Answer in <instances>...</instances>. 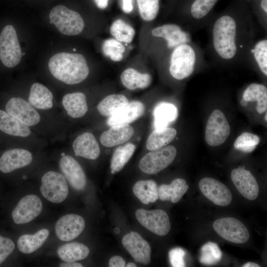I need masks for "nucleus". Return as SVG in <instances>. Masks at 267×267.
<instances>
[{
	"label": "nucleus",
	"mask_w": 267,
	"mask_h": 267,
	"mask_svg": "<svg viewBox=\"0 0 267 267\" xmlns=\"http://www.w3.org/2000/svg\"><path fill=\"white\" fill-rule=\"evenodd\" d=\"M251 18L244 0H235L216 16L212 29V44L214 53L222 61H233L248 47L250 31L245 22Z\"/></svg>",
	"instance_id": "1"
},
{
	"label": "nucleus",
	"mask_w": 267,
	"mask_h": 267,
	"mask_svg": "<svg viewBox=\"0 0 267 267\" xmlns=\"http://www.w3.org/2000/svg\"><path fill=\"white\" fill-rule=\"evenodd\" d=\"M48 67L55 79L70 85L83 82L89 73L85 56L79 53L62 52L56 53L49 59Z\"/></svg>",
	"instance_id": "2"
},
{
	"label": "nucleus",
	"mask_w": 267,
	"mask_h": 267,
	"mask_svg": "<svg viewBox=\"0 0 267 267\" xmlns=\"http://www.w3.org/2000/svg\"><path fill=\"white\" fill-rule=\"evenodd\" d=\"M197 53L190 43L183 44L174 48L169 58V72L178 80H183L194 72Z\"/></svg>",
	"instance_id": "3"
},
{
	"label": "nucleus",
	"mask_w": 267,
	"mask_h": 267,
	"mask_svg": "<svg viewBox=\"0 0 267 267\" xmlns=\"http://www.w3.org/2000/svg\"><path fill=\"white\" fill-rule=\"evenodd\" d=\"M50 23L62 34L69 36L79 35L85 29V22L78 12L63 5H57L50 11Z\"/></svg>",
	"instance_id": "4"
},
{
	"label": "nucleus",
	"mask_w": 267,
	"mask_h": 267,
	"mask_svg": "<svg viewBox=\"0 0 267 267\" xmlns=\"http://www.w3.org/2000/svg\"><path fill=\"white\" fill-rule=\"evenodd\" d=\"M22 57V50L15 28L5 26L0 34V60L8 68L17 66Z\"/></svg>",
	"instance_id": "5"
},
{
	"label": "nucleus",
	"mask_w": 267,
	"mask_h": 267,
	"mask_svg": "<svg viewBox=\"0 0 267 267\" xmlns=\"http://www.w3.org/2000/svg\"><path fill=\"white\" fill-rule=\"evenodd\" d=\"M177 149L174 146H165L145 154L140 160V170L147 174H155L166 168L174 160Z\"/></svg>",
	"instance_id": "6"
},
{
	"label": "nucleus",
	"mask_w": 267,
	"mask_h": 267,
	"mask_svg": "<svg viewBox=\"0 0 267 267\" xmlns=\"http://www.w3.org/2000/svg\"><path fill=\"white\" fill-rule=\"evenodd\" d=\"M41 182V193L48 201L59 203L67 198L68 186L62 174L53 171H48L43 175Z\"/></svg>",
	"instance_id": "7"
},
{
	"label": "nucleus",
	"mask_w": 267,
	"mask_h": 267,
	"mask_svg": "<svg viewBox=\"0 0 267 267\" xmlns=\"http://www.w3.org/2000/svg\"><path fill=\"white\" fill-rule=\"evenodd\" d=\"M229 123L222 112L219 109L213 111L206 126L205 139L211 146L223 144L229 135Z\"/></svg>",
	"instance_id": "8"
},
{
	"label": "nucleus",
	"mask_w": 267,
	"mask_h": 267,
	"mask_svg": "<svg viewBox=\"0 0 267 267\" xmlns=\"http://www.w3.org/2000/svg\"><path fill=\"white\" fill-rule=\"evenodd\" d=\"M215 231L223 239L234 243L246 242L250 237L246 226L238 220L226 217L216 220L213 223Z\"/></svg>",
	"instance_id": "9"
},
{
	"label": "nucleus",
	"mask_w": 267,
	"mask_h": 267,
	"mask_svg": "<svg viewBox=\"0 0 267 267\" xmlns=\"http://www.w3.org/2000/svg\"><path fill=\"white\" fill-rule=\"evenodd\" d=\"M135 217L140 224L158 235L165 236L170 230L169 216L161 209L147 210L139 209L135 212Z\"/></svg>",
	"instance_id": "10"
},
{
	"label": "nucleus",
	"mask_w": 267,
	"mask_h": 267,
	"mask_svg": "<svg viewBox=\"0 0 267 267\" xmlns=\"http://www.w3.org/2000/svg\"><path fill=\"white\" fill-rule=\"evenodd\" d=\"M42 209V202L38 196L34 194L26 195L12 211V221L17 224L29 222L41 214Z\"/></svg>",
	"instance_id": "11"
},
{
	"label": "nucleus",
	"mask_w": 267,
	"mask_h": 267,
	"mask_svg": "<svg viewBox=\"0 0 267 267\" xmlns=\"http://www.w3.org/2000/svg\"><path fill=\"white\" fill-rule=\"evenodd\" d=\"M6 111L24 125L30 127L41 121L38 112L29 102L18 97L10 98L5 105Z\"/></svg>",
	"instance_id": "12"
},
{
	"label": "nucleus",
	"mask_w": 267,
	"mask_h": 267,
	"mask_svg": "<svg viewBox=\"0 0 267 267\" xmlns=\"http://www.w3.org/2000/svg\"><path fill=\"white\" fill-rule=\"evenodd\" d=\"M199 187L204 195L216 205L226 206L232 201L228 188L221 181L211 178H202Z\"/></svg>",
	"instance_id": "13"
},
{
	"label": "nucleus",
	"mask_w": 267,
	"mask_h": 267,
	"mask_svg": "<svg viewBox=\"0 0 267 267\" xmlns=\"http://www.w3.org/2000/svg\"><path fill=\"white\" fill-rule=\"evenodd\" d=\"M151 35L165 41L167 47L171 51L178 45L190 43L189 35L176 24H163L153 28Z\"/></svg>",
	"instance_id": "14"
},
{
	"label": "nucleus",
	"mask_w": 267,
	"mask_h": 267,
	"mask_svg": "<svg viewBox=\"0 0 267 267\" xmlns=\"http://www.w3.org/2000/svg\"><path fill=\"white\" fill-rule=\"evenodd\" d=\"M85 221L77 214L65 215L58 219L55 225L57 237L63 241H71L77 237L84 230Z\"/></svg>",
	"instance_id": "15"
},
{
	"label": "nucleus",
	"mask_w": 267,
	"mask_h": 267,
	"mask_svg": "<svg viewBox=\"0 0 267 267\" xmlns=\"http://www.w3.org/2000/svg\"><path fill=\"white\" fill-rule=\"evenodd\" d=\"M126 250L137 262L147 265L151 261V250L149 244L138 233L131 231L122 239Z\"/></svg>",
	"instance_id": "16"
},
{
	"label": "nucleus",
	"mask_w": 267,
	"mask_h": 267,
	"mask_svg": "<svg viewBox=\"0 0 267 267\" xmlns=\"http://www.w3.org/2000/svg\"><path fill=\"white\" fill-rule=\"evenodd\" d=\"M60 170L70 185L76 190H83L87 185L85 173L73 157L65 155L59 161Z\"/></svg>",
	"instance_id": "17"
},
{
	"label": "nucleus",
	"mask_w": 267,
	"mask_h": 267,
	"mask_svg": "<svg viewBox=\"0 0 267 267\" xmlns=\"http://www.w3.org/2000/svg\"><path fill=\"white\" fill-rule=\"evenodd\" d=\"M230 177L236 189L243 197L251 201L257 198L259 186L250 171L244 168L234 169L231 172Z\"/></svg>",
	"instance_id": "18"
},
{
	"label": "nucleus",
	"mask_w": 267,
	"mask_h": 267,
	"mask_svg": "<svg viewBox=\"0 0 267 267\" xmlns=\"http://www.w3.org/2000/svg\"><path fill=\"white\" fill-rule=\"evenodd\" d=\"M32 153L22 148H13L6 150L0 157V171L8 174L31 163Z\"/></svg>",
	"instance_id": "19"
},
{
	"label": "nucleus",
	"mask_w": 267,
	"mask_h": 267,
	"mask_svg": "<svg viewBox=\"0 0 267 267\" xmlns=\"http://www.w3.org/2000/svg\"><path fill=\"white\" fill-rule=\"evenodd\" d=\"M219 0H183L181 11L189 20L201 21L210 17Z\"/></svg>",
	"instance_id": "20"
},
{
	"label": "nucleus",
	"mask_w": 267,
	"mask_h": 267,
	"mask_svg": "<svg viewBox=\"0 0 267 267\" xmlns=\"http://www.w3.org/2000/svg\"><path fill=\"white\" fill-rule=\"evenodd\" d=\"M145 107L139 101H132L113 115L109 117L107 124L110 126L130 124L140 118L144 113Z\"/></svg>",
	"instance_id": "21"
},
{
	"label": "nucleus",
	"mask_w": 267,
	"mask_h": 267,
	"mask_svg": "<svg viewBox=\"0 0 267 267\" xmlns=\"http://www.w3.org/2000/svg\"><path fill=\"white\" fill-rule=\"evenodd\" d=\"M72 147L76 156L95 160L100 154L99 144L94 135L90 133H84L78 136L74 140Z\"/></svg>",
	"instance_id": "22"
},
{
	"label": "nucleus",
	"mask_w": 267,
	"mask_h": 267,
	"mask_svg": "<svg viewBox=\"0 0 267 267\" xmlns=\"http://www.w3.org/2000/svg\"><path fill=\"white\" fill-rule=\"evenodd\" d=\"M134 134V129L130 124L114 126L101 134L100 141L103 146L111 147L126 142Z\"/></svg>",
	"instance_id": "23"
},
{
	"label": "nucleus",
	"mask_w": 267,
	"mask_h": 267,
	"mask_svg": "<svg viewBox=\"0 0 267 267\" xmlns=\"http://www.w3.org/2000/svg\"><path fill=\"white\" fill-rule=\"evenodd\" d=\"M62 105L67 114L73 118L83 117L88 110L86 96L82 92L65 94L62 98Z\"/></svg>",
	"instance_id": "24"
},
{
	"label": "nucleus",
	"mask_w": 267,
	"mask_h": 267,
	"mask_svg": "<svg viewBox=\"0 0 267 267\" xmlns=\"http://www.w3.org/2000/svg\"><path fill=\"white\" fill-rule=\"evenodd\" d=\"M120 79L123 86L131 90L147 88L152 80L149 73L140 72L132 67L125 69L122 72Z\"/></svg>",
	"instance_id": "25"
},
{
	"label": "nucleus",
	"mask_w": 267,
	"mask_h": 267,
	"mask_svg": "<svg viewBox=\"0 0 267 267\" xmlns=\"http://www.w3.org/2000/svg\"><path fill=\"white\" fill-rule=\"evenodd\" d=\"M53 96L44 85L35 83L31 87L28 102L36 109L48 110L53 107Z\"/></svg>",
	"instance_id": "26"
},
{
	"label": "nucleus",
	"mask_w": 267,
	"mask_h": 267,
	"mask_svg": "<svg viewBox=\"0 0 267 267\" xmlns=\"http://www.w3.org/2000/svg\"><path fill=\"white\" fill-rule=\"evenodd\" d=\"M154 127L160 130L168 127L178 116V110L173 104L162 102L158 104L153 111Z\"/></svg>",
	"instance_id": "27"
},
{
	"label": "nucleus",
	"mask_w": 267,
	"mask_h": 267,
	"mask_svg": "<svg viewBox=\"0 0 267 267\" xmlns=\"http://www.w3.org/2000/svg\"><path fill=\"white\" fill-rule=\"evenodd\" d=\"M189 188L186 180L178 178L173 180L170 184H162L158 188L159 199L162 201H171L173 203L178 202Z\"/></svg>",
	"instance_id": "28"
},
{
	"label": "nucleus",
	"mask_w": 267,
	"mask_h": 267,
	"mask_svg": "<svg viewBox=\"0 0 267 267\" xmlns=\"http://www.w3.org/2000/svg\"><path fill=\"white\" fill-rule=\"evenodd\" d=\"M0 130L4 133L15 136L26 137L31 134L28 126L0 109Z\"/></svg>",
	"instance_id": "29"
},
{
	"label": "nucleus",
	"mask_w": 267,
	"mask_h": 267,
	"mask_svg": "<svg viewBox=\"0 0 267 267\" xmlns=\"http://www.w3.org/2000/svg\"><path fill=\"white\" fill-rule=\"evenodd\" d=\"M48 229H40L34 234H24L17 240V246L21 252L31 254L40 248L49 235Z\"/></svg>",
	"instance_id": "30"
},
{
	"label": "nucleus",
	"mask_w": 267,
	"mask_h": 267,
	"mask_svg": "<svg viewBox=\"0 0 267 267\" xmlns=\"http://www.w3.org/2000/svg\"><path fill=\"white\" fill-rule=\"evenodd\" d=\"M242 98L247 102H257V112L263 113L267 109V88L264 85L252 83L244 90Z\"/></svg>",
	"instance_id": "31"
},
{
	"label": "nucleus",
	"mask_w": 267,
	"mask_h": 267,
	"mask_svg": "<svg viewBox=\"0 0 267 267\" xmlns=\"http://www.w3.org/2000/svg\"><path fill=\"white\" fill-rule=\"evenodd\" d=\"M57 253L65 262H74L86 258L89 253V250L82 243L71 242L60 246Z\"/></svg>",
	"instance_id": "32"
},
{
	"label": "nucleus",
	"mask_w": 267,
	"mask_h": 267,
	"mask_svg": "<svg viewBox=\"0 0 267 267\" xmlns=\"http://www.w3.org/2000/svg\"><path fill=\"white\" fill-rule=\"evenodd\" d=\"M134 195L144 204L154 203L159 198L158 187L152 180H141L134 185Z\"/></svg>",
	"instance_id": "33"
},
{
	"label": "nucleus",
	"mask_w": 267,
	"mask_h": 267,
	"mask_svg": "<svg viewBox=\"0 0 267 267\" xmlns=\"http://www.w3.org/2000/svg\"><path fill=\"white\" fill-rule=\"evenodd\" d=\"M177 134L176 130L173 128L155 129L147 139L146 148L152 151L162 148L170 143L175 138Z\"/></svg>",
	"instance_id": "34"
},
{
	"label": "nucleus",
	"mask_w": 267,
	"mask_h": 267,
	"mask_svg": "<svg viewBox=\"0 0 267 267\" xmlns=\"http://www.w3.org/2000/svg\"><path fill=\"white\" fill-rule=\"evenodd\" d=\"M129 100L122 94H112L102 99L97 106L98 112L102 116L110 117L126 106Z\"/></svg>",
	"instance_id": "35"
},
{
	"label": "nucleus",
	"mask_w": 267,
	"mask_h": 267,
	"mask_svg": "<svg viewBox=\"0 0 267 267\" xmlns=\"http://www.w3.org/2000/svg\"><path fill=\"white\" fill-rule=\"evenodd\" d=\"M135 150V145L128 143L118 147L113 152L110 164L112 174L120 171L131 159Z\"/></svg>",
	"instance_id": "36"
},
{
	"label": "nucleus",
	"mask_w": 267,
	"mask_h": 267,
	"mask_svg": "<svg viewBox=\"0 0 267 267\" xmlns=\"http://www.w3.org/2000/svg\"><path fill=\"white\" fill-rule=\"evenodd\" d=\"M109 30L114 38L122 43H131L135 35L134 28L121 19H118L113 21Z\"/></svg>",
	"instance_id": "37"
},
{
	"label": "nucleus",
	"mask_w": 267,
	"mask_h": 267,
	"mask_svg": "<svg viewBox=\"0 0 267 267\" xmlns=\"http://www.w3.org/2000/svg\"><path fill=\"white\" fill-rule=\"evenodd\" d=\"M101 49L103 54L111 61L120 62L123 59L126 49L123 43L110 38L103 42Z\"/></svg>",
	"instance_id": "38"
},
{
	"label": "nucleus",
	"mask_w": 267,
	"mask_h": 267,
	"mask_svg": "<svg viewBox=\"0 0 267 267\" xmlns=\"http://www.w3.org/2000/svg\"><path fill=\"white\" fill-rule=\"evenodd\" d=\"M254 61L261 72L267 75V40L263 39L257 42L250 50Z\"/></svg>",
	"instance_id": "39"
},
{
	"label": "nucleus",
	"mask_w": 267,
	"mask_h": 267,
	"mask_svg": "<svg viewBox=\"0 0 267 267\" xmlns=\"http://www.w3.org/2000/svg\"><path fill=\"white\" fill-rule=\"evenodd\" d=\"M141 19L146 22L153 21L160 9V0H136Z\"/></svg>",
	"instance_id": "40"
},
{
	"label": "nucleus",
	"mask_w": 267,
	"mask_h": 267,
	"mask_svg": "<svg viewBox=\"0 0 267 267\" xmlns=\"http://www.w3.org/2000/svg\"><path fill=\"white\" fill-rule=\"evenodd\" d=\"M222 257V251L217 244L208 242L201 248L200 261L204 265H214L219 262Z\"/></svg>",
	"instance_id": "41"
},
{
	"label": "nucleus",
	"mask_w": 267,
	"mask_h": 267,
	"mask_svg": "<svg viewBox=\"0 0 267 267\" xmlns=\"http://www.w3.org/2000/svg\"><path fill=\"white\" fill-rule=\"evenodd\" d=\"M260 142V138L256 134L244 132L235 140L234 148L238 150L249 153L253 151Z\"/></svg>",
	"instance_id": "42"
},
{
	"label": "nucleus",
	"mask_w": 267,
	"mask_h": 267,
	"mask_svg": "<svg viewBox=\"0 0 267 267\" xmlns=\"http://www.w3.org/2000/svg\"><path fill=\"white\" fill-rule=\"evenodd\" d=\"M15 249V244L9 237L0 234V265L4 262Z\"/></svg>",
	"instance_id": "43"
},
{
	"label": "nucleus",
	"mask_w": 267,
	"mask_h": 267,
	"mask_svg": "<svg viewBox=\"0 0 267 267\" xmlns=\"http://www.w3.org/2000/svg\"><path fill=\"white\" fill-rule=\"evenodd\" d=\"M185 252L180 248H176L170 251L169 259L171 265L174 267H185L184 257Z\"/></svg>",
	"instance_id": "44"
},
{
	"label": "nucleus",
	"mask_w": 267,
	"mask_h": 267,
	"mask_svg": "<svg viewBox=\"0 0 267 267\" xmlns=\"http://www.w3.org/2000/svg\"><path fill=\"white\" fill-rule=\"evenodd\" d=\"M250 2L254 12L264 20L267 19V0H251Z\"/></svg>",
	"instance_id": "45"
},
{
	"label": "nucleus",
	"mask_w": 267,
	"mask_h": 267,
	"mask_svg": "<svg viewBox=\"0 0 267 267\" xmlns=\"http://www.w3.org/2000/svg\"><path fill=\"white\" fill-rule=\"evenodd\" d=\"M109 266L110 267H124L126 266V262L121 256H114L110 259Z\"/></svg>",
	"instance_id": "46"
},
{
	"label": "nucleus",
	"mask_w": 267,
	"mask_h": 267,
	"mask_svg": "<svg viewBox=\"0 0 267 267\" xmlns=\"http://www.w3.org/2000/svg\"><path fill=\"white\" fill-rule=\"evenodd\" d=\"M122 7L123 10L126 13H129L133 9L132 0H122Z\"/></svg>",
	"instance_id": "47"
},
{
	"label": "nucleus",
	"mask_w": 267,
	"mask_h": 267,
	"mask_svg": "<svg viewBox=\"0 0 267 267\" xmlns=\"http://www.w3.org/2000/svg\"><path fill=\"white\" fill-rule=\"evenodd\" d=\"M94 3L97 7L100 9H103L108 6L109 0H93Z\"/></svg>",
	"instance_id": "48"
},
{
	"label": "nucleus",
	"mask_w": 267,
	"mask_h": 267,
	"mask_svg": "<svg viewBox=\"0 0 267 267\" xmlns=\"http://www.w3.org/2000/svg\"><path fill=\"white\" fill-rule=\"evenodd\" d=\"M61 267H82L83 265L79 263L74 262H65L60 264Z\"/></svg>",
	"instance_id": "49"
},
{
	"label": "nucleus",
	"mask_w": 267,
	"mask_h": 267,
	"mask_svg": "<svg viewBox=\"0 0 267 267\" xmlns=\"http://www.w3.org/2000/svg\"><path fill=\"white\" fill-rule=\"evenodd\" d=\"M243 267H260V266L253 262H248L242 266Z\"/></svg>",
	"instance_id": "50"
},
{
	"label": "nucleus",
	"mask_w": 267,
	"mask_h": 267,
	"mask_svg": "<svg viewBox=\"0 0 267 267\" xmlns=\"http://www.w3.org/2000/svg\"><path fill=\"white\" fill-rule=\"evenodd\" d=\"M126 267H136L137 266L134 263L130 262L126 265Z\"/></svg>",
	"instance_id": "51"
},
{
	"label": "nucleus",
	"mask_w": 267,
	"mask_h": 267,
	"mask_svg": "<svg viewBox=\"0 0 267 267\" xmlns=\"http://www.w3.org/2000/svg\"><path fill=\"white\" fill-rule=\"evenodd\" d=\"M248 103V102L246 101V100H245L244 99H243L242 98V99L241 100V105H242L243 106H245Z\"/></svg>",
	"instance_id": "52"
},
{
	"label": "nucleus",
	"mask_w": 267,
	"mask_h": 267,
	"mask_svg": "<svg viewBox=\"0 0 267 267\" xmlns=\"http://www.w3.org/2000/svg\"><path fill=\"white\" fill-rule=\"evenodd\" d=\"M267 113L266 112V114H265V120H266V121H267Z\"/></svg>",
	"instance_id": "53"
},
{
	"label": "nucleus",
	"mask_w": 267,
	"mask_h": 267,
	"mask_svg": "<svg viewBox=\"0 0 267 267\" xmlns=\"http://www.w3.org/2000/svg\"><path fill=\"white\" fill-rule=\"evenodd\" d=\"M246 2H250V1L251 0H244Z\"/></svg>",
	"instance_id": "54"
},
{
	"label": "nucleus",
	"mask_w": 267,
	"mask_h": 267,
	"mask_svg": "<svg viewBox=\"0 0 267 267\" xmlns=\"http://www.w3.org/2000/svg\"><path fill=\"white\" fill-rule=\"evenodd\" d=\"M23 179L26 178V176H23Z\"/></svg>",
	"instance_id": "55"
},
{
	"label": "nucleus",
	"mask_w": 267,
	"mask_h": 267,
	"mask_svg": "<svg viewBox=\"0 0 267 267\" xmlns=\"http://www.w3.org/2000/svg\"><path fill=\"white\" fill-rule=\"evenodd\" d=\"M65 155V154L64 153H62L61 154V156H64Z\"/></svg>",
	"instance_id": "56"
}]
</instances>
